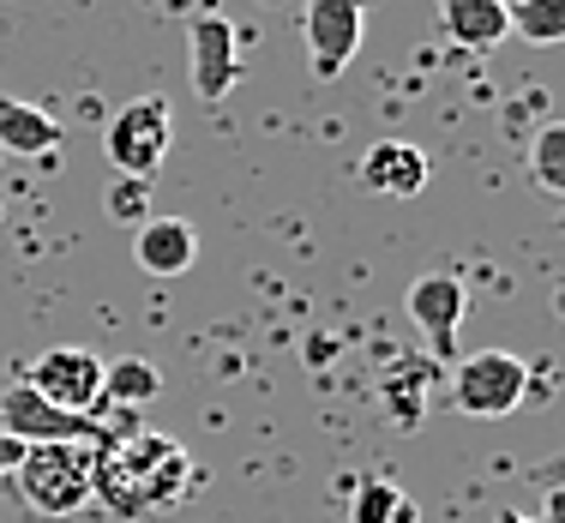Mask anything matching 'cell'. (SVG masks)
Returning a JSON list of instances; mask_svg holds the SVG:
<instances>
[{
    "mask_svg": "<svg viewBox=\"0 0 565 523\" xmlns=\"http://www.w3.org/2000/svg\"><path fill=\"white\" fill-rule=\"evenodd\" d=\"M186 481H193V451L151 427H127V434L97 439V469H90V500H103L115 517H163L181 505Z\"/></svg>",
    "mask_w": 565,
    "mask_h": 523,
    "instance_id": "cell-1",
    "label": "cell"
},
{
    "mask_svg": "<svg viewBox=\"0 0 565 523\" xmlns=\"http://www.w3.org/2000/svg\"><path fill=\"white\" fill-rule=\"evenodd\" d=\"M90 469H97V439H55V446H24L12 481L31 512L73 517L90 505Z\"/></svg>",
    "mask_w": 565,
    "mask_h": 523,
    "instance_id": "cell-2",
    "label": "cell"
},
{
    "mask_svg": "<svg viewBox=\"0 0 565 523\" xmlns=\"http://www.w3.org/2000/svg\"><path fill=\"white\" fill-rule=\"evenodd\" d=\"M530 397V361H518L511 349H476V355H457L451 373V404L476 421H505L523 409Z\"/></svg>",
    "mask_w": 565,
    "mask_h": 523,
    "instance_id": "cell-3",
    "label": "cell"
},
{
    "mask_svg": "<svg viewBox=\"0 0 565 523\" xmlns=\"http://www.w3.org/2000/svg\"><path fill=\"white\" fill-rule=\"evenodd\" d=\"M174 145V120H169V97H132L127 109H115V120L103 127V157L115 174L127 181H151L163 169Z\"/></svg>",
    "mask_w": 565,
    "mask_h": 523,
    "instance_id": "cell-4",
    "label": "cell"
},
{
    "mask_svg": "<svg viewBox=\"0 0 565 523\" xmlns=\"http://www.w3.org/2000/svg\"><path fill=\"white\" fill-rule=\"evenodd\" d=\"M301 31H307V66H313V78L331 85V78H343V66L355 61V49H361L367 0H307Z\"/></svg>",
    "mask_w": 565,
    "mask_h": 523,
    "instance_id": "cell-5",
    "label": "cell"
},
{
    "mask_svg": "<svg viewBox=\"0 0 565 523\" xmlns=\"http://www.w3.org/2000/svg\"><path fill=\"white\" fill-rule=\"evenodd\" d=\"M31 385L36 397H49L55 409L66 415H90L97 421V409H103V355H90V349H49V355H36L31 361Z\"/></svg>",
    "mask_w": 565,
    "mask_h": 523,
    "instance_id": "cell-6",
    "label": "cell"
},
{
    "mask_svg": "<svg viewBox=\"0 0 565 523\" xmlns=\"http://www.w3.org/2000/svg\"><path fill=\"white\" fill-rule=\"evenodd\" d=\"M403 307H409V325L422 331V343L434 349L439 361H457V325H463V313H469L463 277H457V271L415 277L409 295H403Z\"/></svg>",
    "mask_w": 565,
    "mask_h": 523,
    "instance_id": "cell-7",
    "label": "cell"
},
{
    "mask_svg": "<svg viewBox=\"0 0 565 523\" xmlns=\"http://www.w3.org/2000/svg\"><path fill=\"white\" fill-rule=\"evenodd\" d=\"M0 434H12L19 446H55V439H103V427L90 415H66L49 397H36L31 385H7L0 392Z\"/></svg>",
    "mask_w": 565,
    "mask_h": 523,
    "instance_id": "cell-8",
    "label": "cell"
},
{
    "mask_svg": "<svg viewBox=\"0 0 565 523\" xmlns=\"http://www.w3.org/2000/svg\"><path fill=\"white\" fill-rule=\"evenodd\" d=\"M186 49H193V90L205 103H223L241 78V43H235L228 12H217V7L199 12L193 31H186Z\"/></svg>",
    "mask_w": 565,
    "mask_h": 523,
    "instance_id": "cell-9",
    "label": "cell"
},
{
    "mask_svg": "<svg viewBox=\"0 0 565 523\" xmlns=\"http://www.w3.org/2000/svg\"><path fill=\"white\" fill-rule=\"evenodd\" d=\"M427 174H434V163H427V151L409 139H380L361 157V186H367V193H385V199H415L427 186Z\"/></svg>",
    "mask_w": 565,
    "mask_h": 523,
    "instance_id": "cell-10",
    "label": "cell"
},
{
    "mask_svg": "<svg viewBox=\"0 0 565 523\" xmlns=\"http://www.w3.org/2000/svg\"><path fill=\"white\" fill-rule=\"evenodd\" d=\"M132 253H139V265L151 277H181V271H193V259H199V235L186 230L181 217H151L132 235Z\"/></svg>",
    "mask_w": 565,
    "mask_h": 523,
    "instance_id": "cell-11",
    "label": "cell"
},
{
    "mask_svg": "<svg viewBox=\"0 0 565 523\" xmlns=\"http://www.w3.org/2000/svg\"><path fill=\"white\" fill-rule=\"evenodd\" d=\"M439 19H446L451 43L463 49H500L511 36L505 0H439Z\"/></svg>",
    "mask_w": 565,
    "mask_h": 523,
    "instance_id": "cell-12",
    "label": "cell"
},
{
    "mask_svg": "<svg viewBox=\"0 0 565 523\" xmlns=\"http://www.w3.org/2000/svg\"><path fill=\"white\" fill-rule=\"evenodd\" d=\"M0 145L12 157H49L61 145V120L36 103H19V97H0Z\"/></svg>",
    "mask_w": 565,
    "mask_h": 523,
    "instance_id": "cell-13",
    "label": "cell"
},
{
    "mask_svg": "<svg viewBox=\"0 0 565 523\" xmlns=\"http://www.w3.org/2000/svg\"><path fill=\"white\" fill-rule=\"evenodd\" d=\"M163 392V373L145 355H115L103 361V409H145Z\"/></svg>",
    "mask_w": 565,
    "mask_h": 523,
    "instance_id": "cell-14",
    "label": "cell"
},
{
    "mask_svg": "<svg viewBox=\"0 0 565 523\" xmlns=\"http://www.w3.org/2000/svg\"><path fill=\"white\" fill-rule=\"evenodd\" d=\"M349 523H415V505L397 481L367 476V481L349 488Z\"/></svg>",
    "mask_w": 565,
    "mask_h": 523,
    "instance_id": "cell-15",
    "label": "cell"
},
{
    "mask_svg": "<svg viewBox=\"0 0 565 523\" xmlns=\"http://www.w3.org/2000/svg\"><path fill=\"white\" fill-rule=\"evenodd\" d=\"M505 19H511V36H523L535 49L565 43V0H505Z\"/></svg>",
    "mask_w": 565,
    "mask_h": 523,
    "instance_id": "cell-16",
    "label": "cell"
},
{
    "mask_svg": "<svg viewBox=\"0 0 565 523\" xmlns=\"http://www.w3.org/2000/svg\"><path fill=\"white\" fill-rule=\"evenodd\" d=\"M530 174L542 193H565V120H542L530 145Z\"/></svg>",
    "mask_w": 565,
    "mask_h": 523,
    "instance_id": "cell-17",
    "label": "cell"
},
{
    "mask_svg": "<svg viewBox=\"0 0 565 523\" xmlns=\"http://www.w3.org/2000/svg\"><path fill=\"white\" fill-rule=\"evenodd\" d=\"M109 211H115L120 223L151 217V181H127V174H115V186H109Z\"/></svg>",
    "mask_w": 565,
    "mask_h": 523,
    "instance_id": "cell-18",
    "label": "cell"
},
{
    "mask_svg": "<svg viewBox=\"0 0 565 523\" xmlns=\"http://www.w3.org/2000/svg\"><path fill=\"white\" fill-rule=\"evenodd\" d=\"M19 458H24V446L12 434H0V476H12V469H19Z\"/></svg>",
    "mask_w": 565,
    "mask_h": 523,
    "instance_id": "cell-19",
    "label": "cell"
},
{
    "mask_svg": "<svg viewBox=\"0 0 565 523\" xmlns=\"http://www.w3.org/2000/svg\"><path fill=\"white\" fill-rule=\"evenodd\" d=\"M493 523H535V517H523L518 505H500V512H493Z\"/></svg>",
    "mask_w": 565,
    "mask_h": 523,
    "instance_id": "cell-20",
    "label": "cell"
}]
</instances>
